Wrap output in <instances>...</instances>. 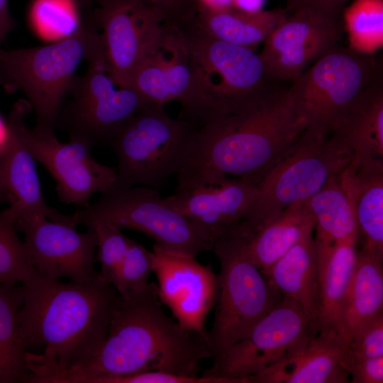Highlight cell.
Segmentation results:
<instances>
[{
  "mask_svg": "<svg viewBox=\"0 0 383 383\" xmlns=\"http://www.w3.org/2000/svg\"><path fill=\"white\" fill-rule=\"evenodd\" d=\"M15 26V21L9 10V0H0V48Z\"/></svg>",
  "mask_w": 383,
  "mask_h": 383,
  "instance_id": "obj_40",
  "label": "cell"
},
{
  "mask_svg": "<svg viewBox=\"0 0 383 383\" xmlns=\"http://www.w3.org/2000/svg\"><path fill=\"white\" fill-rule=\"evenodd\" d=\"M35 161L21 137L16 116L11 109L6 123V135L0 146V178L9 207L18 218L40 215L52 221L76 226L73 213H60L46 204Z\"/></svg>",
  "mask_w": 383,
  "mask_h": 383,
  "instance_id": "obj_20",
  "label": "cell"
},
{
  "mask_svg": "<svg viewBox=\"0 0 383 383\" xmlns=\"http://www.w3.org/2000/svg\"><path fill=\"white\" fill-rule=\"evenodd\" d=\"M162 305L155 283L139 293L121 296L96 351L70 368H45L43 381L95 383L101 377L148 371L196 376L200 362L212 357L206 341L170 318Z\"/></svg>",
  "mask_w": 383,
  "mask_h": 383,
  "instance_id": "obj_2",
  "label": "cell"
},
{
  "mask_svg": "<svg viewBox=\"0 0 383 383\" xmlns=\"http://www.w3.org/2000/svg\"><path fill=\"white\" fill-rule=\"evenodd\" d=\"M21 284L0 283V383H27L30 372L18 313Z\"/></svg>",
  "mask_w": 383,
  "mask_h": 383,
  "instance_id": "obj_30",
  "label": "cell"
},
{
  "mask_svg": "<svg viewBox=\"0 0 383 383\" xmlns=\"http://www.w3.org/2000/svg\"><path fill=\"white\" fill-rule=\"evenodd\" d=\"M352 158L349 148L331 133L305 129L258 184L245 219L250 236L289 205L309 199Z\"/></svg>",
  "mask_w": 383,
  "mask_h": 383,
  "instance_id": "obj_5",
  "label": "cell"
},
{
  "mask_svg": "<svg viewBox=\"0 0 383 383\" xmlns=\"http://www.w3.org/2000/svg\"><path fill=\"white\" fill-rule=\"evenodd\" d=\"M265 0H232V9L245 12L263 10Z\"/></svg>",
  "mask_w": 383,
  "mask_h": 383,
  "instance_id": "obj_42",
  "label": "cell"
},
{
  "mask_svg": "<svg viewBox=\"0 0 383 383\" xmlns=\"http://www.w3.org/2000/svg\"><path fill=\"white\" fill-rule=\"evenodd\" d=\"M152 268V252L129 238L114 287L123 297L139 293L149 286L148 277Z\"/></svg>",
  "mask_w": 383,
  "mask_h": 383,
  "instance_id": "obj_34",
  "label": "cell"
},
{
  "mask_svg": "<svg viewBox=\"0 0 383 383\" xmlns=\"http://www.w3.org/2000/svg\"><path fill=\"white\" fill-rule=\"evenodd\" d=\"M163 14L165 23L179 28L195 15L193 0H148Z\"/></svg>",
  "mask_w": 383,
  "mask_h": 383,
  "instance_id": "obj_38",
  "label": "cell"
},
{
  "mask_svg": "<svg viewBox=\"0 0 383 383\" xmlns=\"http://www.w3.org/2000/svg\"><path fill=\"white\" fill-rule=\"evenodd\" d=\"M74 4L83 9L86 13V17L90 18L93 15L92 7L94 0H71Z\"/></svg>",
  "mask_w": 383,
  "mask_h": 383,
  "instance_id": "obj_43",
  "label": "cell"
},
{
  "mask_svg": "<svg viewBox=\"0 0 383 383\" xmlns=\"http://www.w3.org/2000/svg\"><path fill=\"white\" fill-rule=\"evenodd\" d=\"M380 75L374 55L336 44L292 82L294 111L305 129L330 133L335 121Z\"/></svg>",
  "mask_w": 383,
  "mask_h": 383,
  "instance_id": "obj_9",
  "label": "cell"
},
{
  "mask_svg": "<svg viewBox=\"0 0 383 383\" xmlns=\"http://www.w3.org/2000/svg\"><path fill=\"white\" fill-rule=\"evenodd\" d=\"M6 201H8V197L1 179L0 178V204Z\"/></svg>",
  "mask_w": 383,
  "mask_h": 383,
  "instance_id": "obj_44",
  "label": "cell"
},
{
  "mask_svg": "<svg viewBox=\"0 0 383 383\" xmlns=\"http://www.w3.org/2000/svg\"><path fill=\"white\" fill-rule=\"evenodd\" d=\"M343 171L306 200L315 219L316 239L329 242L357 239L354 211Z\"/></svg>",
  "mask_w": 383,
  "mask_h": 383,
  "instance_id": "obj_29",
  "label": "cell"
},
{
  "mask_svg": "<svg viewBox=\"0 0 383 383\" xmlns=\"http://www.w3.org/2000/svg\"><path fill=\"white\" fill-rule=\"evenodd\" d=\"M257 192L258 185L251 180L226 177L165 199L213 245L220 240L250 237L245 219Z\"/></svg>",
  "mask_w": 383,
  "mask_h": 383,
  "instance_id": "obj_19",
  "label": "cell"
},
{
  "mask_svg": "<svg viewBox=\"0 0 383 383\" xmlns=\"http://www.w3.org/2000/svg\"><path fill=\"white\" fill-rule=\"evenodd\" d=\"M347 344L335 328L320 327L301 350L247 383L350 382L343 366Z\"/></svg>",
  "mask_w": 383,
  "mask_h": 383,
  "instance_id": "obj_21",
  "label": "cell"
},
{
  "mask_svg": "<svg viewBox=\"0 0 383 383\" xmlns=\"http://www.w3.org/2000/svg\"><path fill=\"white\" fill-rule=\"evenodd\" d=\"M348 0H287V12L309 10L323 16L342 19V12Z\"/></svg>",
  "mask_w": 383,
  "mask_h": 383,
  "instance_id": "obj_39",
  "label": "cell"
},
{
  "mask_svg": "<svg viewBox=\"0 0 383 383\" xmlns=\"http://www.w3.org/2000/svg\"><path fill=\"white\" fill-rule=\"evenodd\" d=\"M343 365L353 383L383 382V356L347 361Z\"/></svg>",
  "mask_w": 383,
  "mask_h": 383,
  "instance_id": "obj_37",
  "label": "cell"
},
{
  "mask_svg": "<svg viewBox=\"0 0 383 383\" xmlns=\"http://www.w3.org/2000/svg\"><path fill=\"white\" fill-rule=\"evenodd\" d=\"M130 88L163 106L177 101L180 118L200 126L223 111L176 28L167 26L157 44L134 72Z\"/></svg>",
  "mask_w": 383,
  "mask_h": 383,
  "instance_id": "obj_11",
  "label": "cell"
},
{
  "mask_svg": "<svg viewBox=\"0 0 383 383\" xmlns=\"http://www.w3.org/2000/svg\"><path fill=\"white\" fill-rule=\"evenodd\" d=\"M244 239L213 245L220 263L216 313L206 335L213 358L245 338L282 298L247 255Z\"/></svg>",
  "mask_w": 383,
  "mask_h": 383,
  "instance_id": "obj_7",
  "label": "cell"
},
{
  "mask_svg": "<svg viewBox=\"0 0 383 383\" xmlns=\"http://www.w3.org/2000/svg\"><path fill=\"white\" fill-rule=\"evenodd\" d=\"M87 69L75 76L56 127L70 140L90 147L111 144L127 123L152 102L131 88H120L108 70L101 42L87 55Z\"/></svg>",
  "mask_w": 383,
  "mask_h": 383,
  "instance_id": "obj_8",
  "label": "cell"
},
{
  "mask_svg": "<svg viewBox=\"0 0 383 383\" xmlns=\"http://www.w3.org/2000/svg\"><path fill=\"white\" fill-rule=\"evenodd\" d=\"M195 13L218 12L232 9V0H193Z\"/></svg>",
  "mask_w": 383,
  "mask_h": 383,
  "instance_id": "obj_41",
  "label": "cell"
},
{
  "mask_svg": "<svg viewBox=\"0 0 383 383\" xmlns=\"http://www.w3.org/2000/svg\"><path fill=\"white\" fill-rule=\"evenodd\" d=\"M262 272L283 298L296 304L311 320L318 323L319 284L313 233L300 240Z\"/></svg>",
  "mask_w": 383,
  "mask_h": 383,
  "instance_id": "obj_24",
  "label": "cell"
},
{
  "mask_svg": "<svg viewBox=\"0 0 383 383\" xmlns=\"http://www.w3.org/2000/svg\"><path fill=\"white\" fill-rule=\"evenodd\" d=\"M17 218V215L10 207L0 211L1 284H22L38 274L23 241L18 235Z\"/></svg>",
  "mask_w": 383,
  "mask_h": 383,
  "instance_id": "obj_32",
  "label": "cell"
},
{
  "mask_svg": "<svg viewBox=\"0 0 383 383\" xmlns=\"http://www.w3.org/2000/svg\"><path fill=\"white\" fill-rule=\"evenodd\" d=\"M30 109L24 100L18 101L12 108L19 133L34 160L55 179L62 203L86 207L94 193L101 194L115 185L116 169L95 160L90 146L79 141L60 142L55 131L30 128L24 117Z\"/></svg>",
  "mask_w": 383,
  "mask_h": 383,
  "instance_id": "obj_13",
  "label": "cell"
},
{
  "mask_svg": "<svg viewBox=\"0 0 383 383\" xmlns=\"http://www.w3.org/2000/svg\"><path fill=\"white\" fill-rule=\"evenodd\" d=\"M320 297L318 326L336 329L357 260V239L329 242L315 238Z\"/></svg>",
  "mask_w": 383,
  "mask_h": 383,
  "instance_id": "obj_25",
  "label": "cell"
},
{
  "mask_svg": "<svg viewBox=\"0 0 383 383\" xmlns=\"http://www.w3.org/2000/svg\"><path fill=\"white\" fill-rule=\"evenodd\" d=\"M101 42L93 18L52 44L0 48V78L21 91L35 115V128L55 131L79 64Z\"/></svg>",
  "mask_w": 383,
  "mask_h": 383,
  "instance_id": "obj_4",
  "label": "cell"
},
{
  "mask_svg": "<svg viewBox=\"0 0 383 383\" xmlns=\"http://www.w3.org/2000/svg\"><path fill=\"white\" fill-rule=\"evenodd\" d=\"M73 215L76 226L91 219L105 221L141 232L164 248L194 256L213 248L188 218L149 187H113Z\"/></svg>",
  "mask_w": 383,
  "mask_h": 383,
  "instance_id": "obj_10",
  "label": "cell"
},
{
  "mask_svg": "<svg viewBox=\"0 0 383 383\" xmlns=\"http://www.w3.org/2000/svg\"><path fill=\"white\" fill-rule=\"evenodd\" d=\"M379 356H383V311L363 325L348 340L343 365L347 361Z\"/></svg>",
  "mask_w": 383,
  "mask_h": 383,
  "instance_id": "obj_35",
  "label": "cell"
},
{
  "mask_svg": "<svg viewBox=\"0 0 383 383\" xmlns=\"http://www.w3.org/2000/svg\"><path fill=\"white\" fill-rule=\"evenodd\" d=\"M177 30L213 96L223 109L272 87V79L259 54L252 49L213 38L192 21Z\"/></svg>",
  "mask_w": 383,
  "mask_h": 383,
  "instance_id": "obj_15",
  "label": "cell"
},
{
  "mask_svg": "<svg viewBox=\"0 0 383 383\" xmlns=\"http://www.w3.org/2000/svg\"><path fill=\"white\" fill-rule=\"evenodd\" d=\"M305 130L289 91L272 86L231 106L198 128L177 173L176 192L226 177L257 185Z\"/></svg>",
  "mask_w": 383,
  "mask_h": 383,
  "instance_id": "obj_1",
  "label": "cell"
},
{
  "mask_svg": "<svg viewBox=\"0 0 383 383\" xmlns=\"http://www.w3.org/2000/svg\"><path fill=\"white\" fill-rule=\"evenodd\" d=\"M318 329L296 304L282 297L245 338L213 358L203 375L247 383L301 350Z\"/></svg>",
  "mask_w": 383,
  "mask_h": 383,
  "instance_id": "obj_12",
  "label": "cell"
},
{
  "mask_svg": "<svg viewBox=\"0 0 383 383\" xmlns=\"http://www.w3.org/2000/svg\"><path fill=\"white\" fill-rule=\"evenodd\" d=\"M348 48L374 55L383 47V0H353L342 12Z\"/></svg>",
  "mask_w": 383,
  "mask_h": 383,
  "instance_id": "obj_31",
  "label": "cell"
},
{
  "mask_svg": "<svg viewBox=\"0 0 383 383\" xmlns=\"http://www.w3.org/2000/svg\"><path fill=\"white\" fill-rule=\"evenodd\" d=\"M343 30L341 18L296 9L265 39L259 55L271 79L292 82L338 44Z\"/></svg>",
  "mask_w": 383,
  "mask_h": 383,
  "instance_id": "obj_18",
  "label": "cell"
},
{
  "mask_svg": "<svg viewBox=\"0 0 383 383\" xmlns=\"http://www.w3.org/2000/svg\"><path fill=\"white\" fill-rule=\"evenodd\" d=\"M315 225L306 200L291 204L273 221L244 239L245 252L262 272L300 240L313 233Z\"/></svg>",
  "mask_w": 383,
  "mask_h": 383,
  "instance_id": "obj_26",
  "label": "cell"
},
{
  "mask_svg": "<svg viewBox=\"0 0 383 383\" xmlns=\"http://www.w3.org/2000/svg\"><path fill=\"white\" fill-rule=\"evenodd\" d=\"M16 226L23 235L26 251L38 274L84 282L99 273L94 267L97 237L94 231L88 228L82 233L72 223L40 215L18 218Z\"/></svg>",
  "mask_w": 383,
  "mask_h": 383,
  "instance_id": "obj_17",
  "label": "cell"
},
{
  "mask_svg": "<svg viewBox=\"0 0 383 383\" xmlns=\"http://www.w3.org/2000/svg\"><path fill=\"white\" fill-rule=\"evenodd\" d=\"M285 9L245 12L234 9L198 12L192 20L201 30L216 39L252 49L263 42L287 16Z\"/></svg>",
  "mask_w": 383,
  "mask_h": 383,
  "instance_id": "obj_28",
  "label": "cell"
},
{
  "mask_svg": "<svg viewBox=\"0 0 383 383\" xmlns=\"http://www.w3.org/2000/svg\"><path fill=\"white\" fill-rule=\"evenodd\" d=\"M106 383H235V380L219 377L185 376L160 371H148L122 376L108 377Z\"/></svg>",
  "mask_w": 383,
  "mask_h": 383,
  "instance_id": "obj_36",
  "label": "cell"
},
{
  "mask_svg": "<svg viewBox=\"0 0 383 383\" xmlns=\"http://www.w3.org/2000/svg\"><path fill=\"white\" fill-rule=\"evenodd\" d=\"M82 224L96 233L99 274L114 287L129 238L123 235L121 228L105 221L91 219Z\"/></svg>",
  "mask_w": 383,
  "mask_h": 383,
  "instance_id": "obj_33",
  "label": "cell"
},
{
  "mask_svg": "<svg viewBox=\"0 0 383 383\" xmlns=\"http://www.w3.org/2000/svg\"><path fill=\"white\" fill-rule=\"evenodd\" d=\"M21 284L18 321L28 364L70 368L88 359L105 338L121 299L99 273L69 283L37 274Z\"/></svg>",
  "mask_w": 383,
  "mask_h": 383,
  "instance_id": "obj_3",
  "label": "cell"
},
{
  "mask_svg": "<svg viewBox=\"0 0 383 383\" xmlns=\"http://www.w3.org/2000/svg\"><path fill=\"white\" fill-rule=\"evenodd\" d=\"M6 132V124L4 125L0 118V146L4 140Z\"/></svg>",
  "mask_w": 383,
  "mask_h": 383,
  "instance_id": "obj_45",
  "label": "cell"
},
{
  "mask_svg": "<svg viewBox=\"0 0 383 383\" xmlns=\"http://www.w3.org/2000/svg\"><path fill=\"white\" fill-rule=\"evenodd\" d=\"M199 126L192 120L169 116L162 105H148L111 143L118 159L113 187H162L185 163Z\"/></svg>",
  "mask_w": 383,
  "mask_h": 383,
  "instance_id": "obj_6",
  "label": "cell"
},
{
  "mask_svg": "<svg viewBox=\"0 0 383 383\" xmlns=\"http://www.w3.org/2000/svg\"><path fill=\"white\" fill-rule=\"evenodd\" d=\"M93 19L99 33L108 72L120 88L132 76L165 30L162 13L148 0H94Z\"/></svg>",
  "mask_w": 383,
  "mask_h": 383,
  "instance_id": "obj_14",
  "label": "cell"
},
{
  "mask_svg": "<svg viewBox=\"0 0 383 383\" xmlns=\"http://www.w3.org/2000/svg\"><path fill=\"white\" fill-rule=\"evenodd\" d=\"M354 211L357 245L383 259V160H351L343 171Z\"/></svg>",
  "mask_w": 383,
  "mask_h": 383,
  "instance_id": "obj_22",
  "label": "cell"
},
{
  "mask_svg": "<svg viewBox=\"0 0 383 383\" xmlns=\"http://www.w3.org/2000/svg\"><path fill=\"white\" fill-rule=\"evenodd\" d=\"M382 264L383 259L357 249L353 277L336 327L347 340L383 311Z\"/></svg>",
  "mask_w": 383,
  "mask_h": 383,
  "instance_id": "obj_27",
  "label": "cell"
},
{
  "mask_svg": "<svg viewBox=\"0 0 383 383\" xmlns=\"http://www.w3.org/2000/svg\"><path fill=\"white\" fill-rule=\"evenodd\" d=\"M152 272L157 279L158 296L184 329L206 341L205 321L216 304L218 274L194 255L155 244Z\"/></svg>",
  "mask_w": 383,
  "mask_h": 383,
  "instance_id": "obj_16",
  "label": "cell"
},
{
  "mask_svg": "<svg viewBox=\"0 0 383 383\" xmlns=\"http://www.w3.org/2000/svg\"><path fill=\"white\" fill-rule=\"evenodd\" d=\"M330 133L357 161L383 160V82L381 74L335 121Z\"/></svg>",
  "mask_w": 383,
  "mask_h": 383,
  "instance_id": "obj_23",
  "label": "cell"
}]
</instances>
